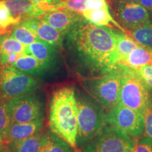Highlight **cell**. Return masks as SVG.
Masks as SVG:
<instances>
[{
    "instance_id": "1",
    "label": "cell",
    "mask_w": 152,
    "mask_h": 152,
    "mask_svg": "<svg viewBox=\"0 0 152 152\" xmlns=\"http://www.w3.org/2000/svg\"><path fill=\"white\" fill-rule=\"evenodd\" d=\"M119 31L97 26L83 18L66 34V45L81 75L103 74L113 67L112 58Z\"/></svg>"
},
{
    "instance_id": "2",
    "label": "cell",
    "mask_w": 152,
    "mask_h": 152,
    "mask_svg": "<svg viewBox=\"0 0 152 152\" xmlns=\"http://www.w3.org/2000/svg\"><path fill=\"white\" fill-rule=\"evenodd\" d=\"M77 95L73 87H64L53 93L49 105V125L50 130L77 148Z\"/></svg>"
},
{
    "instance_id": "3",
    "label": "cell",
    "mask_w": 152,
    "mask_h": 152,
    "mask_svg": "<svg viewBox=\"0 0 152 152\" xmlns=\"http://www.w3.org/2000/svg\"><path fill=\"white\" fill-rule=\"evenodd\" d=\"M122 77V68L118 64L99 76L85 80L83 87L108 111L119 103Z\"/></svg>"
},
{
    "instance_id": "4",
    "label": "cell",
    "mask_w": 152,
    "mask_h": 152,
    "mask_svg": "<svg viewBox=\"0 0 152 152\" xmlns=\"http://www.w3.org/2000/svg\"><path fill=\"white\" fill-rule=\"evenodd\" d=\"M77 95V94H76ZM77 99V148L81 149L88 143L105 124L104 108L95 99L83 94Z\"/></svg>"
},
{
    "instance_id": "5",
    "label": "cell",
    "mask_w": 152,
    "mask_h": 152,
    "mask_svg": "<svg viewBox=\"0 0 152 152\" xmlns=\"http://www.w3.org/2000/svg\"><path fill=\"white\" fill-rule=\"evenodd\" d=\"M119 65L123 70L119 103L144 116L148 108L152 106L150 90L138 75L136 68L124 64Z\"/></svg>"
},
{
    "instance_id": "6",
    "label": "cell",
    "mask_w": 152,
    "mask_h": 152,
    "mask_svg": "<svg viewBox=\"0 0 152 152\" xmlns=\"http://www.w3.org/2000/svg\"><path fill=\"white\" fill-rule=\"evenodd\" d=\"M138 140L121 129L105 123L80 150L83 152H130Z\"/></svg>"
},
{
    "instance_id": "7",
    "label": "cell",
    "mask_w": 152,
    "mask_h": 152,
    "mask_svg": "<svg viewBox=\"0 0 152 152\" xmlns=\"http://www.w3.org/2000/svg\"><path fill=\"white\" fill-rule=\"evenodd\" d=\"M39 88V82L33 76L12 66H0V94L6 99L33 94Z\"/></svg>"
},
{
    "instance_id": "8",
    "label": "cell",
    "mask_w": 152,
    "mask_h": 152,
    "mask_svg": "<svg viewBox=\"0 0 152 152\" xmlns=\"http://www.w3.org/2000/svg\"><path fill=\"white\" fill-rule=\"evenodd\" d=\"M6 106L11 123H27L45 118V102L36 93L6 99Z\"/></svg>"
},
{
    "instance_id": "9",
    "label": "cell",
    "mask_w": 152,
    "mask_h": 152,
    "mask_svg": "<svg viewBox=\"0 0 152 152\" xmlns=\"http://www.w3.org/2000/svg\"><path fill=\"white\" fill-rule=\"evenodd\" d=\"M105 123L139 138L143 134L144 118L134 110L118 103L105 114Z\"/></svg>"
},
{
    "instance_id": "10",
    "label": "cell",
    "mask_w": 152,
    "mask_h": 152,
    "mask_svg": "<svg viewBox=\"0 0 152 152\" xmlns=\"http://www.w3.org/2000/svg\"><path fill=\"white\" fill-rule=\"evenodd\" d=\"M117 14L121 23L129 30L134 29L149 21L148 9L140 4L127 0L118 3Z\"/></svg>"
},
{
    "instance_id": "11",
    "label": "cell",
    "mask_w": 152,
    "mask_h": 152,
    "mask_svg": "<svg viewBox=\"0 0 152 152\" xmlns=\"http://www.w3.org/2000/svg\"><path fill=\"white\" fill-rule=\"evenodd\" d=\"M20 24L29 28L40 40L57 49L62 47L66 34L56 29L41 18H28L20 22Z\"/></svg>"
},
{
    "instance_id": "12",
    "label": "cell",
    "mask_w": 152,
    "mask_h": 152,
    "mask_svg": "<svg viewBox=\"0 0 152 152\" xmlns=\"http://www.w3.org/2000/svg\"><path fill=\"white\" fill-rule=\"evenodd\" d=\"M42 20L59 31L66 34L83 18L80 14L66 9L48 11L41 17Z\"/></svg>"
},
{
    "instance_id": "13",
    "label": "cell",
    "mask_w": 152,
    "mask_h": 152,
    "mask_svg": "<svg viewBox=\"0 0 152 152\" xmlns=\"http://www.w3.org/2000/svg\"><path fill=\"white\" fill-rule=\"evenodd\" d=\"M11 16L18 23L31 18H39L45 11L30 0H3Z\"/></svg>"
},
{
    "instance_id": "14",
    "label": "cell",
    "mask_w": 152,
    "mask_h": 152,
    "mask_svg": "<svg viewBox=\"0 0 152 152\" xmlns=\"http://www.w3.org/2000/svg\"><path fill=\"white\" fill-rule=\"evenodd\" d=\"M58 49L45 42L39 40L26 46L24 54L35 57L49 71L54 66Z\"/></svg>"
},
{
    "instance_id": "15",
    "label": "cell",
    "mask_w": 152,
    "mask_h": 152,
    "mask_svg": "<svg viewBox=\"0 0 152 152\" xmlns=\"http://www.w3.org/2000/svg\"><path fill=\"white\" fill-rule=\"evenodd\" d=\"M47 132L39 131L33 136L4 143L9 152H39L47 139Z\"/></svg>"
},
{
    "instance_id": "16",
    "label": "cell",
    "mask_w": 152,
    "mask_h": 152,
    "mask_svg": "<svg viewBox=\"0 0 152 152\" xmlns=\"http://www.w3.org/2000/svg\"><path fill=\"white\" fill-rule=\"evenodd\" d=\"M44 126V119L27 123H12L9 129L4 143L14 140H20L33 136L42 130Z\"/></svg>"
},
{
    "instance_id": "17",
    "label": "cell",
    "mask_w": 152,
    "mask_h": 152,
    "mask_svg": "<svg viewBox=\"0 0 152 152\" xmlns=\"http://www.w3.org/2000/svg\"><path fill=\"white\" fill-rule=\"evenodd\" d=\"M85 20L97 26H104V27L118 28L123 33H128V32L122 26L114 20L110 14L109 7L99 9H87L81 13Z\"/></svg>"
},
{
    "instance_id": "18",
    "label": "cell",
    "mask_w": 152,
    "mask_h": 152,
    "mask_svg": "<svg viewBox=\"0 0 152 152\" xmlns=\"http://www.w3.org/2000/svg\"><path fill=\"white\" fill-rule=\"evenodd\" d=\"M139 46L140 45L128 33L119 31L112 58L113 66L122 64L133 49Z\"/></svg>"
},
{
    "instance_id": "19",
    "label": "cell",
    "mask_w": 152,
    "mask_h": 152,
    "mask_svg": "<svg viewBox=\"0 0 152 152\" xmlns=\"http://www.w3.org/2000/svg\"><path fill=\"white\" fill-rule=\"evenodd\" d=\"M19 71L33 77H41L48 71L35 57L29 54H23L11 65Z\"/></svg>"
},
{
    "instance_id": "20",
    "label": "cell",
    "mask_w": 152,
    "mask_h": 152,
    "mask_svg": "<svg viewBox=\"0 0 152 152\" xmlns=\"http://www.w3.org/2000/svg\"><path fill=\"white\" fill-rule=\"evenodd\" d=\"M120 64H124L134 68L152 64V49L139 46L133 49L124 61Z\"/></svg>"
},
{
    "instance_id": "21",
    "label": "cell",
    "mask_w": 152,
    "mask_h": 152,
    "mask_svg": "<svg viewBox=\"0 0 152 152\" xmlns=\"http://www.w3.org/2000/svg\"><path fill=\"white\" fill-rule=\"evenodd\" d=\"M39 152H76L75 149L66 140L48 131L45 144Z\"/></svg>"
},
{
    "instance_id": "22",
    "label": "cell",
    "mask_w": 152,
    "mask_h": 152,
    "mask_svg": "<svg viewBox=\"0 0 152 152\" xmlns=\"http://www.w3.org/2000/svg\"><path fill=\"white\" fill-rule=\"evenodd\" d=\"M140 46L152 49V23L148 21L128 32Z\"/></svg>"
},
{
    "instance_id": "23",
    "label": "cell",
    "mask_w": 152,
    "mask_h": 152,
    "mask_svg": "<svg viewBox=\"0 0 152 152\" xmlns=\"http://www.w3.org/2000/svg\"><path fill=\"white\" fill-rule=\"evenodd\" d=\"M10 35L22 43L23 45H24L25 46H28L35 42L40 40L37 37V36L29 28L20 23L14 26L13 30H11Z\"/></svg>"
},
{
    "instance_id": "24",
    "label": "cell",
    "mask_w": 152,
    "mask_h": 152,
    "mask_svg": "<svg viewBox=\"0 0 152 152\" xmlns=\"http://www.w3.org/2000/svg\"><path fill=\"white\" fill-rule=\"evenodd\" d=\"M25 46L22 43L13 38L10 33L6 34L0 38V54L1 53H16L24 54Z\"/></svg>"
},
{
    "instance_id": "25",
    "label": "cell",
    "mask_w": 152,
    "mask_h": 152,
    "mask_svg": "<svg viewBox=\"0 0 152 152\" xmlns=\"http://www.w3.org/2000/svg\"><path fill=\"white\" fill-rule=\"evenodd\" d=\"M18 24V22L11 16L3 0H0V28L11 33L14 26Z\"/></svg>"
},
{
    "instance_id": "26",
    "label": "cell",
    "mask_w": 152,
    "mask_h": 152,
    "mask_svg": "<svg viewBox=\"0 0 152 152\" xmlns=\"http://www.w3.org/2000/svg\"><path fill=\"white\" fill-rule=\"evenodd\" d=\"M11 124V121L6 106V99L0 94V134L4 139V142L7 138Z\"/></svg>"
},
{
    "instance_id": "27",
    "label": "cell",
    "mask_w": 152,
    "mask_h": 152,
    "mask_svg": "<svg viewBox=\"0 0 152 152\" xmlns=\"http://www.w3.org/2000/svg\"><path fill=\"white\" fill-rule=\"evenodd\" d=\"M138 75L150 90H152V64L136 68Z\"/></svg>"
},
{
    "instance_id": "28",
    "label": "cell",
    "mask_w": 152,
    "mask_h": 152,
    "mask_svg": "<svg viewBox=\"0 0 152 152\" xmlns=\"http://www.w3.org/2000/svg\"><path fill=\"white\" fill-rule=\"evenodd\" d=\"M130 152H152V138L144 136L138 140L136 145Z\"/></svg>"
},
{
    "instance_id": "29",
    "label": "cell",
    "mask_w": 152,
    "mask_h": 152,
    "mask_svg": "<svg viewBox=\"0 0 152 152\" xmlns=\"http://www.w3.org/2000/svg\"><path fill=\"white\" fill-rule=\"evenodd\" d=\"M144 118V136L152 138V106L148 108Z\"/></svg>"
},
{
    "instance_id": "30",
    "label": "cell",
    "mask_w": 152,
    "mask_h": 152,
    "mask_svg": "<svg viewBox=\"0 0 152 152\" xmlns=\"http://www.w3.org/2000/svg\"><path fill=\"white\" fill-rule=\"evenodd\" d=\"M87 9H99L109 7L106 0H86Z\"/></svg>"
},
{
    "instance_id": "31",
    "label": "cell",
    "mask_w": 152,
    "mask_h": 152,
    "mask_svg": "<svg viewBox=\"0 0 152 152\" xmlns=\"http://www.w3.org/2000/svg\"><path fill=\"white\" fill-rule=\"evenodd\" d=\"M138 3L148 10H152V0H139Z\"/></svg>"
},
{
    "instance_id": "32",
    "label": "cell",
    "mask_w": 152,
    "mask_h": 152,
    "mask_svg": "<svg viewBox=\"0 0 152 152\" xmlns=\"http://www.w3.org/2000/svg\"><path fill=\"white\" fill-rule=\"evenodd\" d=\"M8 33H11L10 32L7 31V30H3L1 29V28H0V38L2 37L3 35H6V34H8Z\"/></svg>"
},
{
    "instance_id": "33",
    "label": "cell",
    "mask_w": 152,
    "mask_h": 152,
    "mask_svg": "<svg viewBox=\"0 0 152 152\" xmlns=\"http://www.w3.org/2000/svg\"><path fill=\"white\" fill-rule=\"evenodd\" d=\"M5 144H4V139L2 137H1V134H0V149H1V148H3Z\"/></svg>"
},
{
    "instance_id": "34",
    "label": "cell",
    "mask_w": 152,
    "mask_h": 152,
    "mask_svg": "<svg viewBox=\"0 0 152 152\" xmlns=\"http://www.w3.org/2000/svg\"><path fill=\"white\" fill-rule=\"evenodd\" d=\"M44 1H45L47 3H56L61 1V0H44Z\"/></svg>"
},
{
    "instance_id": "35",
    "label": "cell",
    "mask_w": 152,
    "mask_h": 152,
    "mask_svg": "<svg viewBox=\"0 0 152 152\" xmlns=\"http://www.w3.org/2000/svg\"><path fill=\"white\" fill-rule=\"evenodd\" d=\"M0 152H9V150L7 149L6 146H4L3 148H1V149H0Z\"/></svg>"
},
{
    "instance_id": "36",
    "label": "cell",
    "mask_w": 152,
    "mask_h": 152,
    "mask_svg": "<svg viewBox=\"0 0 152 152\" xmlns=\"http://www.w3.org/2000/svg\"><path fill=\"white\" fill-rule=\"evenodd\" d=\"M30 1H32L33 2L35 3V4H38V3L42 2V1H44V0H30Z\"/></svg>"
},
{
    "instance_id": "37",
    "label": "cell",
    "mask_w": 152,
    "mask_h": 152,
    "mask_svg": "<svg viewBox=\"0 0 152 152\" xmlns=\"http://www.w3.org/2000/svg\"><path fill=\"white\" fill-rule=\"evenodd\" d=\"M127 1H132V2H138L139 0H127Z\"/></svg>"
},
{
    "instance_id": "38",
    "label": "cell",
    "mask_w": 152,
    "mask_h": 152,
    "mask_svg": "<svg viewBox=\"0 0 152 152\" xmlns=\"http://www.w3.org/2000/svg\"><path fill=\"white\" fill-rule=\"evenodd\" d=\"M76 152H83V151H82L80 149H79V150H78V151H76Z\"/></svg>"
}]
</instances>
